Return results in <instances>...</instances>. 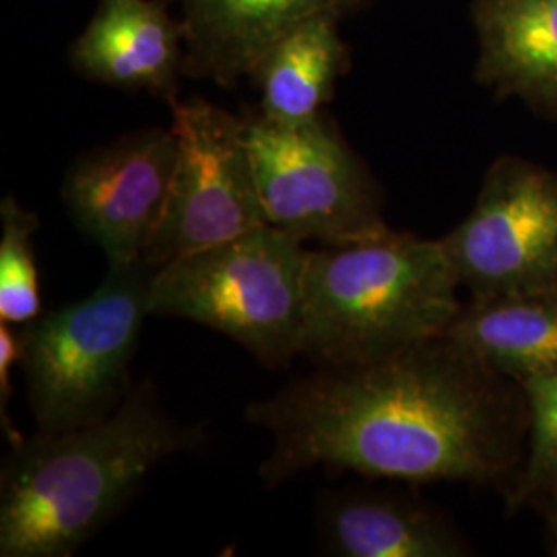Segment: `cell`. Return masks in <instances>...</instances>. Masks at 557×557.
Segmentation results:
<instances>
[{
	"label": "cell",
	"mask_w": 557,
	"mask_h": 557,
	"mask_svg": "<svg viewBox=\"0 0 557 557\" xmlns=\"http://www.w3.org/2000/svg\"><path fill=\"white\" fill-rule=\"evenodd\" d=\"M246 419L273 446L259 475L269 487L324 467L407 483L455 481L506 494L529 440L522 386L448 335L366 363L320 366Z\"/></svg>",
	"instance_id": "1"
},
{
	"label": "cell",
	"mask_w": 557,
	"mask_h": 557,
	"mask_svg": "<svg viewBox=\"0 0 557 557\" xmlns=\"http://www.w3.org/2000/svg\"><path fill=\"white\" fill-rule=\"evenodd\" d=\"M199 442L200 430L168 413L151 380L110 418L23 440L0 471V556H73L160 462Z\"/></svg>",
	"instance_id": "2"
},
{
	"label": "cell",
	"mask_w": 557,
	"mask_h": 557,
	"mask_svg": "<svg viewBox=\"0 0 557 557\" xmlns=\"http://www.w3.org/2000/svg\"><path fill=\"white\" fill-rule=\"evenodd\" d=\"M301 356L366 363L448 333L462 304L442 239L413 234L308 250Z\"/></svg>",
	"instance_id": "3"
},
{
	"label": "cell",
	"mask_w": 557,
	"mask_h": 557,
	"mask_svg": "<svg viewBox=\"0 0 557 557\" xmlns=\"http://www.w3.org/2000/svg\"><path fill=\"white\" fill-rule=\"evenodd\" d=\"M153 273L143 260L108 264L91 296L21 326L20 366L38 432L98 423L131 395Z\"/></svg>",
	"instance_id": "4"
},
{
	"label": "cell",
	"mask_w": 557,
	"mask_h": 557,
	"mask_svg": "<svg viewBox=\"0 0 557 557\" xmlns=\"http://www.w3.org/2000/svg\"><path fill=\"white\" fill-rule=\"evenodd\" d=\"M304 242L267 223L156 269L151 317L199 322L246 347L269 370L301 354Z\"/></svg>",
	"instance_id": "5"
},
{
	"label": "cell",
	"mask_w": 557,
	"mask_h": 557,
	"mask_svg": "<svg viewBox=\"0 0 557 557\" xmlns=\"http://www.w3.org/2000/svg\"><path fill=\"white\" fill-rule=\"evenodd\" d=\"M246 143L267 223L324 246L393 232L366 168L320 116L301 124L260 116L246 122Z\"/></svg>",
	"instance_id": "6"
},
{
	"label": "cell",
	"mask_w": 557,
	"mask_h": 557,
	"mask_svg": "<svg viewBox=\"0 0 557 557\" xmlns=\"http://www.w3.org/2000/svg\"><path fill=\"white\" fill-rule=\"evenodd\" d=\"M176 165L143 262L172 260L267 225L246 122L202 100H172Z\"/></svg>",
	"instance_id": "7"
},
{
	"label": "cell",
	"mask_w": 557,
	"mask_h": 557,
	"mask_svg": "<svg viewBox=\"0 0 557 557\" xmlns=\"http://www.w3.org/2000/svg\"><path fill=\"white\" fill-rule=\"evenodd\" d=\"M442 246L471 298L557 289V172L502 156Z\"/></svg>",
	"instance_id": "8"
},
{
	"label": "cell",
	"mask_w": 557,
	"mask_h": 557,
	"mask_svg": "<svg viewBox=\"0 0 557 557\" xmlns=\"http://www.w3.org/2000/svg\"><path fill=\"white\" fill-rule=\"evenodd\" d=\"M172 131H140L71 165L62 200L108 264H135L161 220L176 165Z\"/></svg>",
	"instance_id": "9"
},
{
	"label": "cell",
	"mask_w": 557,
	"mask_h": 557,
	"mask_svg": "<svg viewBox=\"0 0 557 557\" xmlns=\"http://www.w3.org/2000/svg\"><path fill=\"white\" fill-rule=\"evenodd\" d=\"M368 0H184L182 32L195 73L220 85L255 75L281 38L306 21L343 17Z\"/></svg>",
	"instance_id": "10"
},
{
	"label": "cell",
	"mask_w": 557,
	"mask_h": 557,
	"mask_svg": "<svg viewBox=\"0 0 557 557\" xmlns=\"http://www.w3.org/2000/svg\"><path fill=\"white\" fill-rule=\"evenodd\" d=\"M475 79L557 119V0H473Z\"/></svg>",
	"instance_id": "11"
},
{
	"label": "cell",
	"mask_w": 557,
	"mask_h": 557,
	"mask_svg": "<svg viewBox=\"0 0 557 557\" xmlns=\"http://www.w3.org/2000/svg\"><path fill=\"white\" fill-rule=\"evenodd\" d=\"M182 27L151 0H101L73 44V66L87 79L122 89L165 94L182 60Z\"/></svg>",
	"instance_id": "12"
},
{
	"label": "cell",
	"mask_w": 557,
	"mask_h": 557,
	"mask_svg": "<svg viewBox=\"0 0 557 557\" xmlns=\"http://www.w3.org/2000/svg\"><path fill=\"white\" fill-rule=\"evenodd\" d=\"M320 533L341 557H460L471 549L455 527L421 502L388 492L326 499Z\"/></svg>",
	"instance_id": "13"
},
{
	"label": "cell",
	"mask_w": 557,
	"mask_h": 557,
	"mask_svg": "<svg viewBox=\"0 0 557 557\" xmlns=\"http://www.w3.org/2000/svg\"><path fill=\"white\" fill-rule=\"evenodd\" d=\"M448 337L515 382L557 374V289L471 299Z\"/></svg>",
	"instance_id": "14"
},
{
	"label": "cell",
	"mask_w": 557,
	"mask_h": 557,
	"mask_svg": "<svg viewBox=\"0 0 557 557\" xmlns=\"http://www.w3.org/2000/svg\"><path fill=\"white\" fill-rule=\"evenodd\" d=\"M345 66L337 17L306 21L271 48L257 69L262 119L301 124L319 119Z\"/></svg>",
	"instance_id": "15"
},
{
	"label": "cell",
	"mask_w": 557,
	"mask_h": 557,
	"mask_svg": "<svg viewBox=\"0 0 557 557\" xmlns=\"http://www.w3.org/2000/svg\"><path fill=\"white\" fill-rule=\"evenodd\" d=\"M0 322L23 326L41 314L34 234L40 220L15 197L0 202Z\"/></svg>",
	"instance_id": "16"
},
{
	"label": "cell",
	"mask_w": 557,
	"mask_h": 557,
	"mask_svg": "<svg viewBox=\"0 0 557 557\" xmlns=\"http://www.w3.org/2000/svg\"><path fill=\"white\" fill-rule=\"evenodd\" d=\"M529 407V453L508 504L512 510L537 504L557 485V374L520 382Z\"/></svg>",
	"instance_id": "17"
},
{
	"label": "cell",
	"mask_w": 557,
	"mask_h": 557,
	"mask_svg": "<svg viewBox=\"0 0 557 557\" xmlns=\"http://www.w3.org/2000/svg\"><path fill=\"white\" fill-rule=\"evenodd\" d=\"M21 343L20 333L13 331V324L0 322V423L4 430V436L9 438L11 448L20 446L23 436L20 430L13 425L11 416L7 411V405L11 403L13 395V384H11V368L20 363Z\"/></svg>",
	"instance_id": "18"
},
{
	"label": "cell",
	"mask_w": 557,
	"mask_h": 557,
	"mask_svg": "<svg viewBox=\"0 0 557 557\" xmlns=\"http://www.w3.org/2000/svg\"><path fill=\"white\" fill-rule=\"evenodd\" d=\"M539 512L545 518L547 524V539H549V547L552 554L557 556V485L552 487L543 498L535 504Z\"/></svg>",
	"instance_id": "19"
}]
</instances>
